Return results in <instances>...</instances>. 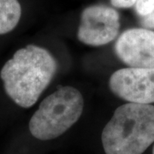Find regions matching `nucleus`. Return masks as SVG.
<instances>
[{"label": "nucleus", "instance_id": "1", "mask_svg": "<svg viewBox=\"0 0 154 154\" xmlns=\"http://www.w3.org/2000/svg\"><path fill=\"white\" fill-rule=\"evenodd\" d=\"M57 63L49 51L35 45L17 50L0 71L6 94L18 106H33L55 75Z\"/></svg>", "mask_w": 154, "mask_h": 154}, {"label": "nucleus", "instance_id": "2", "mask_svg": "<svg viewBox=\"0 0 154 154\" xmlns=\"http://www.w3.org/2000/svg\"><path fill=\"white\" fill-rule=\"evenodd\" d=\"M101 140L105 154H142L154 142V106L131 102L119 106Z\"/></svg>", "mask_w": 154, "mask_h": 154}, {"label": "nucleus", "instance_id": "3", "mask_svg": "<svg viewBox=\"0 0 154 154\" xmlns=\"http://www.w3.org/2000/svg\"><path fill=\"white\" fill-rule=\"evenodd\" d=\"M84 99L73 87H62L43 99L29 122V131L40 140L59 137L82 114Z\"/></svg>", "mask_w": 154, "mask_h": 154}, {"label": "nucleus", "instance_id": "4", "mask_svg": "<svg viewBox=\"0 0 154 154\" xmlns=\"http://www.w3.org/2000/svg\"><path fill=\"white\" fill-rule=\"evenodd\" d=\"M119 29L118 12L105 5H95L82 11L77 37L83 44L101 46L113 41L118 35Z\"/></svg>", "mask_w": 154, "mask_h": 154}, {"label": "nucleus", "instance_id": "5", "mask_svg": "<svg viewBox=\"0 0 154 154\" xmlns=\"http://www.w3.org/2000/svg\"><path fill=\"white\" fill-rule=\"evenodd\" d=\"M111 92L128 102L154 103V68H125L115 71L109 80Z\"/></svg>", "mask_w": 154, "mask_h": 154}, {"label": "nucleus", "instance_id": "6", "mask_svg": "<svg viewBox=\"0 0 154 154\" xmlns=\"http://www.w3.org/2000/svg\"><path fill=\"white\" fill-rule=\"evenodd\" d=\"M116 57L131 68H154V31L131 28L116 41Z\"/></svg>", "mask_w": 154, "mask_h": 154}, {"label": "nucleus", "instance_id": "7", "mask_svg": "<svg viewBox=\"0 0 154 154\" xmlns=\"http://www.w3.org/2000/svg\"><path fill=\"white\" fill-rule=\"evenodd\" d=\"M21 16L22 7L18 0H0V34L14 30Z\"/></svg>", "mask_w": 154, "mask_h": 154}, {"label": "nucleus", "instance_id": "8", "mask_svg": "<svg viewBox=\"0 0 154 154\" xmlns=\"http://www.w3.org/2000/svg\"><path fill=\"white\" fill-rule=\"evenodd\" d=\"M134 5L140 17H146L154 11V0H137Z\"/></svg>", "mask_w": 154, "mask_h": 154}, {"label": "nucleus", "instance_id": "9", "mask_svg": "<svg viewBox=\"0 0 154 154\" xmlns=\"http://www.w3.org/2000/svg\"><path fill=\"white\" fill-rule=\"evenodd\" d=\"M137 0H110V4L116 8L127 9L135 5Z\"/></svg>", "mask_w": 154, "mask_h": 154}, {"label": "nucleus", "instance_id": "10", "mask_svg": "<svg viewBox=\"0 0 154 154\" xmlns=\"http://www.w3.org/2000/svg\"><path fill=\"white\" fill-rule=\"evenodd\" d=\"M142 25L146 28H154V11L146 17H144Z\"/></svg>", "mask_w": 154, "mask_h": 154}, {"label": "nucleus", "instance_id": "11", "mask_svg": "<svg viewBox=\"0 0 154 154\" xmlns=\"http://www.w3.org/2000/svg\"><path fill=\"white\" fill-rule=\"evenodd\" d=\"M152 154H154V146H153V149H152Z\"/></svg>", "mask_w": 154, "mask_h": 154}]
</instances>
